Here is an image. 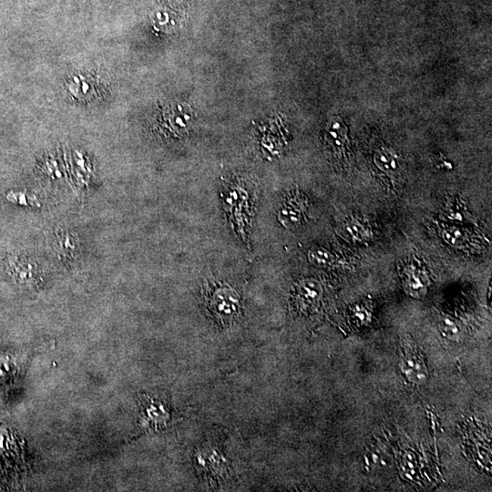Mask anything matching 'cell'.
<instances>
[{
	"mask_svg": "<svg viewBox=\"0 0 492 492\" xmlns=\"http://www.w3.org/2000/svg\"><path fill=\"white\" fill-rule=\"evenodd\" d=\"M223 208L233 231L244 244H248V227L252 216L250 194L242 183L230 185L223 194Z\"/></svg>",
	"mask_w": 492,
	"mask_h": 492,
	"instance_id": "6da1fadb",
	"label": "cell"
},
{
	"mask_svg": "<svg viewBox=\"0 0 492 492\" xmlns=\"http://www.w3.org/2000/svg\"><path fill=\"white\" fill-rule=\"evenodd\" d=\"M207 302L211 313L223 321L235 319L241 308V302H240L238 292L231 286L222 285V283L211 291Z\"/></svg>",
	"mask_w": 492,
	"mask_h": 492,
	"instance_id": "7a4b0ae2",
	"label": "cell"
},
{
	"mask_svg": "<svg viewBox=\"0 0 492 492\" xmlns=\"http://www.w3.org/2000/svg\"><path fill=\"white\" fill-rule=\"evenodd\" d=\"M400 369L413 384L423 385L428 381V369L422 355L411 344L405 345L401 354Z\"/></svg>",
	"mask_w": 492,
	"mask_h": 492,
	"instance_id": "3957f363",
	"label": "cell"
},
{
	"mask_svg": "<svg viewBox=\"0 0 492 492\" xmlns=\"http://www.w3.org/2000/svg\"><path fill=\"white\" fill-rule=\"evenodd\" d=\"M191 113L189 107L180 104L165 108L163 115V127L165 132L173 137L187 135L191 125Z\"/></svg>",
	"mask_w": 492,
	"mask_h": 492,
	"instance_id": "277c9868",
	"label": "cell"
},
{
	"mask_svg": "<svg viewBox=\"0 0 492 492\" xmlns=\"http://www.w3.org/2000/svg\"><path fill=\"white\" fill-rule=\"evenodd\" d=\"M306 207V202L300 195L288 196L280 207L277 219L285 228H295L303 221Z\"/></svg>",
	"mask_w": 492,
	"mask_h": 492,
	"instance_id": "5b68a950",
	"label": "cell"
},
{
	"mask_svg": "<svg viewBox=\"0 0 492 492\" xmlns=\"http://www.w3.org/2000/svg\"><path fill=\"white\" fill-rule=\"evenodd\" d=\"M308 261L314 266L328 269L336 263V257L328 249L316 247L311 249L308 253Z\"/></svg>",
	"mask_w": 492,
	"mask_h": 492,
	"instance_id": "8992f818",
	"label": "cell"
},
{
	"mask_svg": "<svg viewBox=\"0 0 492 492\" xmlns=\"http://www.w3.org/2000/svg\"><path fill=\"white\" fill-rule=\"evenodd\" d=\"M321 286L319 282L314 280H305L302 282L299 288V295L307 304H313L319 300L321 295Z\"/></svg>",
	"mask_w": 492,
	"mask_h": 492,
	"instance_id": "52a82bcc",
	"label": "cell"
},
{
	"mask_svg": "<svg viewBox=\"0 0 492 492\" xmlns=\"http://www.w3.org/2000/svg\"><path fill=\"white\" fill-rule=\"evenodd\" d=\"M442 335L450 340L459 341L462 336V329L459 324L450 316H444L438 324Z\"/></svg>",
	"mask_w": 492,
	"mask_h": 492,
	"instance_id": "ba28073f",
	"label": "cell"
},
{
	"mask_svg": "<svg viewBox=\"0 0 492 492\" xmlns=\"http://www.w3.org/2000/svg\"><path fill=\"white\" fill-rule=\"evenodd\" d=\"M375 163L379 169L384 172L391 173L397 170L398 161L395 155L388 149H383L376 152L375 155Z\"/></svg>",
	"mask_w": 492,
	"mask_h": 492,
	"instance_id": "9c48e42d",
	"label": "cell"
},
{
	"mask_svg": "<svg viewBox=\"0 0 492 492\" xmlns=\"http://www.w3.org/2000/svg\"><path fill=\"white\" fill-rule=\"evenodd\" d=\"M347 226L344 227L345 233L353 240H363L366 238L367 232L365 227L359 222L352 220L348 222Z\"/></svg>",
	"mask_w": 492,
	"mask_h": 492,
	"instance_id": "30bf717a",
	"label": "cell"
},
{
	"mask_svg": "<svg viewBox=\"0 0 492 492\" xmlns=\"http://www.w3.org/2000/svg\"><path fill=\"white\" fill-rule=\"evenodd\" d=\"M8 200L23 205H31V207L37 205V207H39V201L37 200L35 196H30L25 194V192H17V194L11 192L8 195Z\"/></svg>",
	"mask_w": 492,
	"mask_h": 492,
	"instance_id": "8fae6325",
	"label": "cell"
},
{
	"mask_svg": "<svg viewBox=\"0 0 492 492\" xmlns=\"http://www.w3.org/2000/svg\"><path fill=\"white\" fill-rule=\"evenodd\" d=\"M443 238L448 244L454 246V247H460V246L463 245L464 241H465L462 231H459V230L455 228L445 230L443 232Z\"/></svg>",
	"mask_w": 492,
	"mask_h": 492,
	"instance_id": "7c38bea8",
	"label": "cell"
},
{
	"mask_svg": "<svg viewBox=\"0 0 492 492\" xmlns=\"http://www.w3.org/2000/svg\"><path fill=\"white\" fill-rule=\"evenodd\" d=\"M73 239L70 235H68V233H65L62 236V238L60 240L61 250L62 252H70L71 253V252L75 250L76 245H75V241Z\"/></svg>",
	"mask_w": 492,
	"mask_h": 492,
	"instance_id": "4fadbf2b",
	"label": "cell"
}]
</instances>
